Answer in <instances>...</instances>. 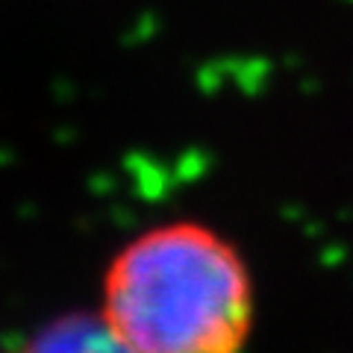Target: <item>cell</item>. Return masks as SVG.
<instances>
[{
    "label": "cell",
    "instance_id": "obj_1",
    "mask_svg": "<svg viewBox=\"0 0 353 353\" xmlns=\"http://www.w3.org/2000/svg\"><path fill=\"white\" fill-rule=\"evenodd\" d=\"M253 315L245 256L201 221L148 227L103 274L101 318L130 353H245Z\"/></svg>",
    "mask_w": 353,
    "mask_h": 353
},
{
    "label": "cell",
    "instance_id": "obj_2",
    "mask_svg": "<svg viewBox=\"0 0 353 353\" xmlns=\"http://www.w3.org/2000/svg\"><path fill=\"white\" fill-rule=\"evenodd\" d=\"M21 353H130V350L109 330L101 312L97 315L74 312L41 327Z\"/></svg>",
    "mask_w": 353,
    "mask_h": 353
}]
</instances>
